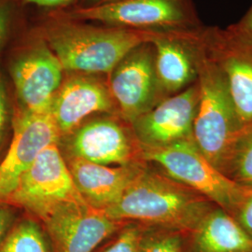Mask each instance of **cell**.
Returning a JSON list of instances; mask_svg holds the SVG:
<instances>
[{
	"mask_svg": "<svg viewBox=\"0 0 252 252\" xmlns=\"http://www.w3.org/2000/svg\"><path fill=\"white\" fill-rule=\"evenodd\" d=\"M77 189L94 208L106 210L116 204L142 167L136 163L103 165L79 158L65 161Z\"/></svg>",
	"mask_w": 252,
	"mask_h": 252,
	"instance_id": "obj_16",
	"label": "cell"
},
{
	"mask_svg": "<svg viewBox=\"0 0 252 252\" xmlns=\"http://www.w3.org/2000/svg\"><path fill=\"white\" fill-rule=\"evenodd\" d=\"M10 72L22 108L34 113L50 112L64 70L42 36H37L21 51Z\"/></svg>",
	"mask_w": 252,
	"mask_h": 252,
	"instance_id": "obj_9",
	"label": "cell"
},
{
	"mask_svg": "<svg viewBox=\"0 0 252 252\" xmlns=\"http://www.w3.org/2000/svg\"><path fill=\"white\" fill-rule=\"evenodd\" d=\"M5 203L25 208L42 220L65 205L87 204L75 185L58 144L39 153Z\"/></svg>",
	"mask_w": 252,
	"mask_h": 252,
	"instance_id": "obj_6",
	"label": "cell"
},
{
	"mask_svg": "<svg viewBox=\"0 0 252 252\" xmlns=\"http://www.w3.org/2000/svg\"><path fill=\"white\" fill-rule=\"evenodd\" d=\"M67 157L103 165L134 163L135 150L128 132L110 116L85 121L66 135Z\"/></svg>",
	"mask_w": 252,
	"mask_h": 252,
	"instance_id": "obj_15",
	"label": "cell"
},
{
	"mask_svg": "<svg viewBox=\"0 0 252 252\" xmlns=\"http://www.w3.org/2000/svg\"><path fill=\"white\" fill-rule=\"evenodd\" d=\"M143 158L160 165L172 180L196 191L234 217L252 188L229 179L209 162L192 140L143 149Z\"/></svg>",
	"mask_w": 252,
	"mask_h": 252,
	"instance_id": "obj_4",
	"label": "cell"
},
{
	"mask_svg": "<svg viewBox=\"0 0 252 252\" xmlns=\"http://www.w3.org/2000/svg\"><path fill=\"white\" fill-rule=\"evenodd\" d=\"M108 86L118 112L130 124L164 99L155 73L151 42H144L126 54L109 73Z\"/></svg>",
	"mask_w": 252,
	"mask_h": 252,
	"instance_id": "obj_8",
	"label": "cell"
},
{
	"mask_svg": "<svg viewBox=\"0 0 252 252\" xmlns=\"http://www.w3.org/2000/svg\"><path fill=\"white\" fill-rule=\"evenodd\" d=\"M12 216L8 209L0 207V244L7 231L9 230Z\"/></svg>",
	"mask_w": 252,
	"mask_h": 252,
	"instance_id": "obj_25",
	"label": "cell"
},
{
	"mask_svg": "<svg viewBox=\"0 0 252 252\" xmlns=\"http://www.w3.org/2000/svg\"><path fill=\"white\" fill-rule=\"evenodd\" d=\"M61 135L50 112L34 113L20 108L13 119V137L0 162V202L5 203L23 175L47 147L58 144Z\"/></svg>",
	"mask_w": 252,
	"mask_h": 252,
	"instance_id": "obj_10",
	"label": "cell"
},
{
	"mask_svg": "<svg viewBox=\"0 0 252 252\" xmlns=\"http://www.w3.org/2000/svg\"><path fill=\"white\" fill-rule=\"evenodd\" d=\"M153 32L97 27L69 19L46 24L40 36L52 49L64 72L109 74L135 47L150 42Z\"/></svg>",
	"mask_w": 252,
	"mask_h": 252,
	"instance_id": "obj_2",
	"label": "cell"
},
{
	"mask_svg": "<svg viewBox=\"0 0 252 252\" xmlns=\"http://www.w3.org/2000/svg\"><path fill=\"white\" fill-rule=\"evenodd\" d=\"M43 221L54 252H94L124 224L87 204L59 207Z\"/></svg>",
	"mask_w": 252,
	"mask_h": 252,
	"instance_id": "obj_13",
	"label": "cell"
},
{
	"mask_svg": "<svg viewBox=\"0 0 252 252\" xmlns=\"http://www.w3.org/2000/svg\"></svg>",
	"mask_w": 252,
	"mask_h": 252,
	"instance_id": "obj_29",
	"label": "cell"
},
{
	"mask_svg": "<svg viewBox=\"0 0 252 252\" xmlns=\"http://www.w3.org/2000/svg\"><path fill=\"white\" fill-rule=\"evenodd\" d=\"M0 252H50L45 236L36 222L25 220L14 227L0 246Z\"/></svg>",
	"mask_w": 252,
	"mask_h": 252,
	"instance_id": "obj_19",
	"label": "cell"
},
{
	"mask_svg": "<svg viewBox=\"0 0 252 252\" xmlns=\"http://www.w3.org/2000/svg\"><path fill=\"white\" fill-rule=\"evenodd\" d=\"M222 173L246 188H252V127L246 128L236 139Z\"/></svg>",
	"mask_w": 252,
	"mask_h": 252,
	"instance_id": "obj_18",
	"label": "cell"
},
{
	"mask_svg": "<svg viewBox=\"0 0 252 252\" xmlns=\"http://www.w3.org/2000/svg\"><path fill=\"white\" fill-rule=\"evenodd\" d=\"M11 9L8 3L0 2V49L3 45L10 25Z\"/></svg>",
	"mask_w": 252,
	"mask_h": 252,
	"instance_id": "obj_23",
	"label": "cell"
},
{
	"mask_svg": "<svg viewBox=\"0 0 252 252\" xmlns=\"http://www.w3.org/2000/svg\"><path fill=\"white\" fill-rule=\"evenodd\" d=\"M197 82L199 101L192 141L207 160L222 172L234 142L245 128L237 116L225 78L206 54L201 36Z\"/></svg>",
	"mask_w": 252,
	"mask_h": 252,
	"instance_id": "obj_3",
	"label": "cell"
},
{
	"mask_svg": "<svg viewBox=\"0 0 252 252\" xmlns=\"http://www.w3.org/2000/svg\"><path fill=\"white\" fill-rule=\"evenodd\" d=\"M203 27L192 30L153 32L150 42L154 50L155 73L163 98L185 90L197 81Z\"/></svg>",
	"mask_w": 252,
	"mask_h": 252,
	"instance_id": "obj_14",
	"label": "cell"
},
{
	"mask_svg": "<svg viewBox=\"0 0 252 252\" xmlns=\"http://www.w3.org/2000/svg\"><path fill=\"white\" fill-rule=\"evenodd\" d=\"M211 208L196 191L141 169L116 204L104 210L114 220L137 221L187 234Z\"/></svg>",
	"mask_w": 252,
	"mask_h": 252,
	"instance_id": "obj_1",
	"label": "cell"
},
{
	"mask_svg": "<svg viewBox=\"0 0 252 252\" xmlns=\"http://www.w3.org/2000/svg\"><path fill=\"white\" fill-rule=\"evenodd\" d=\"M63 18L148 32L203 27L191 0H105L94 6L66 11Z\"/></svg>",
	"mask_w": 252,
	"mask_h": 252,
	"instance_id": "obj_5",
	"label": "cell"
},
{
	"mask_svg": "<svg viewBox=\"0 0 252 252\" xmlns=\"http://www.w3.org/2000/svg\"><path fill=\"white\" fill-rule=\"evenodd\" d=\"M24 3L45 9H60L73 4L77 0H23Z\"/></svg>",
	"mask_w": 252,
	"mask_h": 252,
	"instance_id": "obj_24",
	"label": "cell"
},
{
	"mask_svg": "<svg viewBox=\"0 0 252 252\" xmlns=\"http://www.w3.org/2000/svg\"><path fill=\"white\" fill-rule=\"evenodd\" d=\"M201 39L225 78L240 123L245 129L252 127V35L236 23L226 28L204 27Z\"/></svg>",
	"mask_w": 252,
	"mask_h": 252,
	"instance_id": "obj_7",
	"label": "cell"
},
{
	"mask_svg": "<svg viewBox=\"0 0 252 252\" xmlns=\"http://www.w3.org/2000/svg\"><path fill=\"white\" fill-rule=\"evenodd\" d=\"M183 252H252V239L234 217L218 207L184 234Z\"/></svg>",
	"mask_w": 252,
	"mask_h": 252,
	"instance_id": "obj_17",
	"label": "cell"
},
{
	"mask_svg": "<svg viewBox=\"0 0 252 252\" xmlns=\"http://www.w3.org/2000/svg\"><path fill=\"white\" fill-rule=\"evenodd\" d=\"M105 0H82V7H90V6H94L96 4H99Z\"/></svg>",
	"mask_w": 252,
	"mask_h": 252,
	"instance_id": "obj_28",
	"label": "cell"
},
{
	"mask_svg": "<svg viewBox=\"0 0 252 252\" xmlns=\"http://www.w3.org/2000/svg\"><path fill=\"white\" fill-rule=\"evenodd\" d=\"M237 25L240 27H242L244 30H246L248 33L252 35V6L249 11L246 13V15L243 18L241 19Z\"/></svg>",
	"mask_w": 252,
	"mask_h": 252,
	"instance_id": "obj_27",
	"label": "cell"
},
{
	"mask_svg": "<svg viewBox=\"0 0 252 252\" xmlns=\"http://www.w3.org/2000/svg\"><path fill=\"white\" fill-rule=\"evenodd\" d=\"M234 218L252 239V189L250 194L244 199Z\"/></svg>",
	"mask_w": 252,
	"mask_h": 252,
	"instance_id": "obj_22",
	"label": "cell"
},
{
	"mask_svg": "<svg viewBox=\"0 0 252 252\" xmlns=\"http://www.w3.org/2000/svg\"><path fill=\"white\" fill-rule=\"evenodd\" d=\"M184 234L180 231L153 227L143 229L138 252H183Z\"/></svg>",
	"mask_w": 252,
	"mask_h": 252,
	"instance_id": "obj_20",
	"label": "cell"
},
{
	"mask_svg": "<svg viewBox=\"0 0 252 252\" xmlns=\"http://www.w3.org/2000/svg\"><path fill=\"white\" fill-rule=\"evenodd\" d=\"M143 229L138 225H128L101 252H138Z\"/></svg>",
	"mask_w": 252,
	"mask_h": 252,
	"instance_id": "obj_21",
	"label": "cell"
},
{
	"mask_svg": "<svg viewBox=\"0 0 252 252\" xmlns=\"http://www.w3.org/2000/svg\"><path fill=\"white\" fill-rule=\"evenodd\" d=\"M66 73L50 108L61 137L71 134L94 114L118 111L108 83L97 75Z\"/></svg>",
	"mask_w": 252,
	"mask_h": 252,
	"instance_id": "obj_12",
	"label": "cell"
},
{
	"mask_svg": "<svg viewBox=\"0 0 252 252\" xmlns=\"http://www.w3.org/2000/svg\"><path fill=\"white\" fill-rule=\"evenodd\" d=\"M199 101L198 82L168 96L131 124L143 149H157L192 140L193 123Z\"/></svg>",
	"mask_w": 252,
	"mask_h": 252,
	"instance_id": "obj_11",
	"label": "cell"
},
{
	"mask_svg": "<svg viewBox=\"0 0 252 252\" xmlns=\"http://www.w3.org/2000/svg\"><path fill=\"white\" fill-rule=\"evenodd\" d=\"M7 118V103H6V94L5 89L0 81V137L3 131V128L6 123Z\"/></svg>",
	"mask_w": 252,
	"mask_h": 252,
	"instance_id": "obj_26",
	"label": "cell"
}]
</instances>
